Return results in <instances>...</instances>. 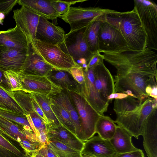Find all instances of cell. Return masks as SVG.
Wrapping results in <instances>:
<instances>
[{
  "instance_id": "33",
  "label": "cell",
  "mask_w": 157,
  "mask_h": 157,
  "mask_svg": "<svg viewBox=\"0 0 157 157\" xmlns=\"http://www.w3.org/2000/svg\"><path fill=\"white\" fill-rule=\"evenodd\" d=\"M144 101H141L129 96L122 99H115L113 109L116 113L131 112L136 109Z\"/></svg>"
},
{
  "instance_id": "31",
  "label": "cell",
  "mask_w": 157,
  "mask_h": 157,
  "mask_svg": "<svg viewBox=\"0 0 157 157\" xmlns=\"http://www.w3.org/2000/svg\"><path fill=\"white\" fill-rule=\"evenodd\" d=\"M47 118L49 123L56 125L60 124L51 107L49 97L42 94L30 93Z\"/></svg>"
},
{
  "instance_id": "11",
  "label": "cell",
  "mask_w": 157,
  "mask_h": 157,
  "mask_svg": "<svg viewBox=\"0 0 157 157\" xmlns=\"http://www.w3.org/2000/svg\"><path fill=\"white\" fill-rule=\"evenodd\" d=\"M109 9L97 7H70L59 17L70 26L72 32L86 27L95 17L115 12Z\"/></svg>"
},
{
  "instance_id": "23",
  "label": "cell",
  "mask_w": 157,
  "mask_h": 157,
  "mask_svg": "<svg viewBox=\"0 0 157 157\" xmlns=\"http://www.w3.org/2000/svg\"><path fill=\"white\" fill-rule=\"evenodd\" d=\"M46 77L59 88L80 94V85L74 78L69 70H60L53 67Z\"/></svg>"
},
{
  "instance_id": "17",
  "label": "cell",
  "mask_w": 157,
  "mask_h": 157,
  "mask_svg": "<svg viewBox=\"0 0 157 157\" xmlns=\"http://www.w3.org/2000/svg\"><path fill=\"white\" fill-rule=\"evenodd\" d=\"M65 35L62 28L50 22L45 17L40 16L36 39L59 46L64 42Z\"/></svg>"
},
{
  "instance_id": "27",
  "label": "cell",
  "mask_w": 157,
  "mask_h": 157,
  "mask_svg": "<svg viewBox=\"0 0 157 157\" xmlns=\"http://www.w3.org/2000/svg\"><path fill=\"white\" fill-rule=\"evenodd\" d=\"M20 144L0 132V157H26Z\"/></svg>"
},
{
  "instance_id": "3",
  "label": "cell",
  "mask_w": 157,
  "mask_h": 157,
  "mask_svg": "<svg viewBox=\"0 0 157 157\" xmlns=\"http://www.w3.org/2000/svg\"><path fill=\"white\" fill-rule=\"evenodd\" d=\"M157 107V100L149 97L136 109L125 113H117L115 123L137 139L142 135L145 122L153 110Z\"/></svg>"
},
{
  "instance_id": "25",
  "label": "cell",
  "mask_w": 157,
  "mask_h": 157,
  "mask_svg": "<svg viewBox=\"0 0 157 157\" xmlns=\"http://www.w3.org/2000/svg\"><path fill=\"white\" fill-rule=\"evenodd\" d=\"M17 3L47 19L54 20L60 16L52 6L51 0H18Z\"/></svg>"
},
{
  "instance_id": "21",
  "label": "cell",
  "mask_w": 157,
  "mask_h": 157,
  "mask_svg": "<svg viewBox=\"0 0 157 157\" xmlns=\"http://www.w3.org/2000/svg\"><path fill=\"white\" fill-rule=\"evenodd\" d=\"M81 154L90 157H114L117 154L109 140L93 136L84 142Z\"/></svg>"
},
{
  "instance_id": "37",
  "label": "cell",
  "mask_w": 157,
  "mask_h": 157,
  "mask_svg": "<svg viewBox=\"0 0 157 157\" xmlns=\"http://www.w3.org/2000/svg\"><path fill=\"white\" fill-rule=\"evenodd\" d=\"M25 115L32 130L37 138L40 132H47L46 124L35 111L32 112Z\"/></svg>"
},
{
  "instance_id": "26",
  "label": "cell",
  "mask_w": 157,
  "mask_h": 157,
  "mask_svg": "<svg viewBox=\"0 0 157 157\" xmlns=\"http://www.w3.org/2000/svg\"><path fill=\"white\" fill-rule=\"evenodd\" d=\"M132 136L125 129L117 125L115 132L109 141L117 154L130 152L139 149L133 145L131 141Z\"/></svg>"
},
{
  "instance_id": "47",
  "label": "cell",
  "mask_w": 157,
  "mask_h": 157,
  "mask_svg": "<svg viewBox=\"0 0 157 157\" xmlns=\"http://www.w3.org/2000/svg\"><path fill=\"white\" fill-rule=\"evenodd\" d=\"M128 95L125 93H113L107 97V100L109 102L112 99H120L123 98L127 97Z\"/></svg>"
},
{
  "instance_id": "6",
  "label": "cell",
  "mask_w": 157,
  "mask_h": 157,
  "mask_svg": "<svg viewBox=\"0 0 157 157\" xmlns=\"http://www.w3.org/2000/svg\"><path fill=\"white\" fill-rule=\"evenodd\" d=\"M152 77L137 73L115 76L114 93H125L144 101L149 97L146 93V88Z\"/></svg>"
},
{
  "instance_id": "36",
  "label": "cell",
  "mask_w": 157,
  "mask_h": 157,
  "mask_svg": "<svg viewBox=\"0 0 157 157\" xmlns=\"http://www.w3.org/2000/svg\"><path fill=\"white\" fill-rule=\"evenodd\" d=\"M4 74L7 86L11 91L22 90L21 72L7 71L4 72Z\"/></svg>"
},
{
  "instance_id": "54",
  "label": "cell",
  "mask_w": 157,
  "mask_h": 157,
  "mask_svg": "<svg viewBox=\"0 0 157 157\" xmlns=\"http://www.w3.org/2000/svg\"><path fill=\"white\" fill-rule=\"evenodd\" d=\"M82 157H87V156H83Z\"/></svg>"
},
{
  "instance_id": "19",
  "label": "cell",
  "mask_w": 157,
  "mask_h": 157,
  "mask_svg": "<svg viewBox=\"0 0 157 157\" xmlns=\"http://www.w3.org/2000/svg\"><path fill=\"white\" fill-rule=\"evenodd\" d=\"M48 96L68 113L75 126L76 135L80 140L84 142L80 121L68 91L61 89L56 93Z\"/></svg>"
},
{
  "instance_id": "1",
  "label": "cell",
  "mask_w": 157,
  "mask_h": 157,
  "mask_svg": "<svg viewBox=\"0 0 157 157\" xmlns=\"http://www.w3.org/2000/svg\"><path fill=\"white\" fill-rule=\"evenodd\" d=\"M104 60L117 69L116 76L137 73L157 78V54L147 47L142 51H126L118 52H102Z\"/></svg>"
},
{
  "instance_id": "13",
  "label": "cell",
  "mask_w": 157,
  "mask_h": 157,
  "mask_svg": "<svg viewBox=\"0 0 157 157\" xmlns=\"http://www.w3.org/2000/svg\"><path fill=\"white\" fill-rule=\"evenodd\" d=\"M13 16L16 26L26 36L29 43L33 44L36 39V33L40 16L26 7L22 6L13 11Z\"/></svg>"
},
{
  "instance_id": "15",
  "label": "cell",
  "mask_w": 157,
  "mask_h": 157,
  "mask_svg": "<svg viewBox=\"0 0 157 157\" xmlns=\"http://www.w3.org/2000/svg\"><path fill=\"white\" fill-rule=\"evenodd\" d=\"M21 74L22 90L48 96L56 93L61 89L52 83L46 76Z\"/></svg>"
},
{
  "instance_id": "52",
  "label": "cell",
  "mask_w": 157,
  "mask_h": 157,
  "mask_svg": "<svg viewBox=\"0 0 157 157\" xmlns=\"http://www.w3.org/2000/svg\"><path fill=\"white\" fill-rule=\"evenodd\" d=\"M30 156V157H36L35 155L33 153L32 155L29 156Z\"/></svg>"
},
{
  "instance_id": "53",
  "label": "cell",
  "mask_w": 157,
  "mask_h": 157,
  "mask_svg": "<svg viewBox=\"0 0 157 157\" xmlns=\"http://www.w3.org/2000/svg\"><path fill=\"white\" fill-rule=\"evenodd\" d=\"M26 157H30V156H29L27 155Z\"/></svg>"
},
{
  "instance_id": "42",
  "label": "cell",
  "mask_w": 157,
  "mask_h": 157,
  "mask_svg": "<svg viewBox=\"0 0 157 157\" xmlns=\"http://www.w3.org/2000/svg\"><path fill=\"white\" fill-rule=\"evenodd\" d=\"M104 62V59L101 54L99 51L93 53L92 56L87 64V67L93 69L97 65Z\"/></svg>"
},
{
  "instance_id": "2",
  "label": "cell",
  "mask_w": 157,
  "mask_h": 157,
  "mask_svg": "<svg viewBox=\"0 0 157 157\" xmlns=\"http://www.w3.org/2000/svg\"><path fill=\"white\" fill-rule=\"evenodd\" d=\"M103 18L121 33L130 50L141 51L147 48V35L134 8L123 12L115 10Z\"/></svg>"
},
{
  "instance_id": "41",
  "label": "cell",
  "mask_w": 157,
  "mask_h": 157,
  "mask_svg": "<svg viewBox=\"0 0 157 157\" xmlns=\"http://www.w3.org/2000/svg\"><path fill=\"white\" fill-rule=\"evenodd\" d=\"M18 0H0V13L6 16L8 15L13 7L17 3Z\"/></svg>"
},
{
  "instance_id": "40",
  "label": "cell",
  "mask_w": 157,
  "mask_h": 157,
  "mask_svg": "<svg viewBox=\"0 0 157 157\" xmlns=\"http://www.w3.org/2000/svg\"><path fill=\"white\" fill-rule=\"evenodd\" d=\"M70 71L75 79L81 85L84 80V68L81 66L77 65L72 67Z\"/></svg>"
},
{
  "instance_id": "44",
  "label": "cell",
  "mask_w": 157,
  "mask_h": 157,
  "mask_svg": "<svg viewBox=\"0 0 157 157\" xmlns=\"http://www.w3.org/2000/svg\"><path fill=\"white\" fill-rule=\"evenodd\" d=\"M37 151L44 157H59L47 145L43 147Z\"/></svg>"
},
{
  "instance_id": "43",
  "label": "cell",
  "mask_w": 157,
  "mask_h": 157,
  "mask_svg": "<svg viewBox=\"0 0 157 157\" xmlns=\"http://www.w3.org/2000/svg\"><path fill=\"white\" fill-rule=\"evenodd\" d=\"M30 94L31 95L32 102L34 111L40 117L46 124H48L49 123L48 121L42 110L33 98L31 93Z\"/></svg>"
},
{
  "instance_id": "4",
  "label": "cell",
  "mask_w": 157,
  "mask_h": 157,
  "mask_svg": "<svg viewBox=\"0 0 157 157\" xmlns=\"http://www.w3.org/2000/svg\"><path fill=\"white\" fill-rule=\"evenodd\" d=\"M134 8L147 35V47L157 50V5L148 0H134Z\"/></svg>"
},
{
  "instance_id": "8",
  "label": "cell",
  "mask_w": 157,
  "mask_h": 157,
  "mask_svg": "<svg viewBox=\"0 0 157 157\" xmlns=\"http://www.w3.org/2000/svg\"><path fill=\"white\" fill-rule=\"evenodd\" d=\"M80 119L84 142L94 136L97 121L101 115L80 94L67 90Z\"/></svg>"
},
{
  "instance_id": "32",
  "label": "cell",
  "mask_w": 157,
  "mask_h": 157,
  "mask_svg": "<svg viewBox=\"0 0 157 157\" xmlns=\"http://www.w3.org/2000/svg\"><path fill=\"white\" fill-rule=\"evenodd\" d=\"M48 139L47 145L59 157H82L81 152L53 138Z\"/></svg>"
},
{
  "instance_id": "46",
  "label": "cell",
  "mask_w": 157,
  "mask_h": 157,
  "mask_svg": "<svg viewBox=\"0 0 157 157\" xmlns=\"http://www.w3.org/2000/svg\"><path fill=\"white\" fill-rule=\"evenodd\" d=\"M37 138L39 142L43 146L48 144L49 139L47 132H40Z\"/></svg>"
},
{
  "instance_id": "50",
  "label": "cell",
  "mask_w": 157,
  "mask_h": 157,
  "mask_svg": "<svg viewBox=\"0 0 157 157\" xmlns=\"http://www.w3.org/2000/svg\"><path fill=\"white\" fill-rule=\"evenodd\" d=\"M5 17V15L2 13H0V25H3L4 20Z\"/></svg>"
},
{
  "instance_id": "16",
  "label": "cell",
  "mask_w": 157,
  "mask_h": 157,
  "mask_svg": "<svg viewBox=\"0 0 157 157\" xmlns=\"http://www.w3.org/2000/svg\"><path fill=\"white\" fill-rule=\"evenodd\" d=\"M157 107L147 117L142 136L143 145L148 157H157Z\"/></svg>"
},
{
  "instance_id": "39",
  "label": "cell",
  "mask_w": 157,
  "mask_h": 157,
  "mask_svg": "<svg viewBox=\"0 0 157 157\" xmlns=\"http://www.w3.org/2000/svg\"><path fill=\"white\" fill-rule=\"evenodd\" d=\"M87 0L64 1L59 0H51L52 6L60 15L66 13L70 6L78 2H82Z\"/></svg>"
},
{
  "instance_id": "9",
  "label": "cell",
  "mask_w": 157,
  "mask_h": 157,
  "mask_svg": "<svg viewBox=\"0 0 157 157\" xmlns=\"http://www.w3.org/2000/svg\"><path fill=\"white\" fill-rule=\"evenodd\" d=\"M31 44L44 61L54 68L69 70L78 65L58 45L37 39Z\"/></svg>"
},
{
  "instance_id": "14",
  "label": "cell",
  "mask_w": 157,
  "mask_h": 157,
  "mask_svg": "<svg viewBox=\"0 0 157 157\" xmlns=\"http://www.w3.org/2000/svg\"><path fill=\"white\" fill-rule=\"evenodd\" d=\"M29 55V48L18 49L0 46V69L21 72Z\"/></svg>"
},
{
  "instance_id": "55",
  "label": "cell",
  "mask_w": 157,
  "mask_h": 157,
  "mask_svg": "<svg viewBox=\"0 0 157 157\" xmlns=\"http://www.w3.org/2000/svg\"></svg>"
},
{
  "instance_id": "48",
  "label": "cell",
  "mask_w": 157,
  "mask_h": 157,
  "mask_svg": "<svg viewBox=\"0 0 157 157\" xmlns=\"http://www.w3.org/2000/svg\"><path fill=\"white\" fill-rule=\"evenodd\" d=\"M149 96L157 100V82L152 84L151 86V90Z\"/></svg>"
},
{
  "instance_id": "18",
  "label": "cell",
  "mask_w": 157,
  "mask_h": 157,
  "mask_svg": "<svg viewBox=\"0 0 157 157\" xmlns=\"http://www.w3.org/2000/svg\"><path fill=\"white\" fill-rule=\"evenodd\" d=\"M95 87L101 99L109 103L107 97L114 93V79L102 62L93 69Z\"/></svg>"
},
{
  "instance_id": "22",
  "label": "cell",
  "mask_w": 157,
  "mask_h": 157,
  "mask_svg": "<svg viewBox=\"0 0 157 157\" xmlns=\"http://www.w3.org/2000/svg\"><path fill=\"white\" fill-rule=\"evenodd\" d=\"M46 124L48 138H53L81 152L84 142L79 139L75 135L61 124Z\"/></svg>"
},
{
  "instance_id": "24",
  "label": "cell",
  "mask_w": 157,
  "mask_h": 157,
  "mask_svg": "<svg viewBox=\"0 0 157 157\" xmlns=\"http://www.w3.org/2000/svg\"><path fill=\"white\" fill-rule=\"evenodd\" d=\"M29 43L25 35L16 26L0 31V46L18 49H27Z\"/></svg>"
},
{
  "instance_id": "49",
  "label": "cell",
  "mask_w": 157,
  "mask_h": 157,
  "mask_svg": "<svg viewBox=\"0 0 157 157\" xmlns=\"http://www.w3.org/2000/svg\"><path fill=\"white\" fill-rule=\"evenodd\" d=\"M4 71L0 69V85L5 88L8 90H10L7 86L4 77Z\"/></svg>"
},
{
  "instance_id": "30",
  "label": "cell",
  "mask_w": 157,
  "mask_h": 157,
  "mask_svg": "<svg viewBox=\"0 0 157 157\" xmlns=\"http://www.w3.org/2000/svg\"><path fill=\"white\" fill-rule=\"evenodd\" d=\"M117 126L110 117L101 115L96 124L95 133L102 138L109 140L113 136Z\"/></svg>"
},
{
  "instance_id": "35",
  "label": "cell",
  "mask_w": 157,
  "mask_h": 157,
  "mask_svg": "<svg viewBox=\"0 0 157 157\" xmlns=\"http://www.w3.org/2000/svg\"><path fill=\"white\" fill-rule=\"evenodd\" d=\"M12 92L15 100L22 108L25 115L34 111L30 93L22 90Z\"/></svg>"
},
{
  "instance_id": "10",
  "label": "cell",
  "mask_w": 157,
  "mask_h": 157,
  "mask_svg": "<svg viewBox=\"0 0 157 157\" xmlns=\"http://www.w3.org/2000/svg\"><path fill=\"white\" fill-rule=\"evenodd\" d=\"M103 16L98 33V51L100 53L102 52H118L131 50L121 33L104 20Z\"/></svg>"
},
{
  "instance_id": "5",
  "label": "cell",
  "mask_w": 157,
  "mask_h": 157,
  "mask_svg": "<svg viewBox=\"0 0 157 157\" xmlns=\"http://www.w3.org/2000/svg\"><path fill=\"white\" fill-rule=\"evenodd\" d=\"M0 132L19 143L27 155H31L43 146L33 132L1 115Z\"/></svg>"
},
{
  "instance_id": "38",
  "label": "cell",
  "mask_w": 157,
  "mask_h": 157,
  "mask_svg": "<svg viewBox=\"0 0 157 157\" xmlns=\"http://www.w3.org/2000/svg\"><path fill=\"white\" fill-rule=\"evenodd\" d=\"M0 115L23 126L27 130L33 132L25 115L0 110Z\"/></svg>"
},
{
  "instance_id": "12",
  "label": "cell",
  "mask_w": 157,
  "mask_h": 157,
  "mask_svg": "<svg viewBox=\"0 0 157 157\" xmlns=\"http://www.w3.org/2000/svg\"><path fill=\"white\" fill-rule=\"evenodd\" d=\"M84 80L80 85V94L98 113L104 115L108 109L109 103L101 98L94 84L93 69L87 67L84 68Z\"/></svg>"
},
{
  "instance_id": "34",
  "label": "cell",
  "mask_w": 157,
  "mask_h": 157,
  "mask_svg": "<svg viewBox=\"0 0 157 157\" xmlns=\"http://www.w3.org/2000/svg\"><path fill=\"white\" fill-rule=\"evenodd\" d=\"M49 99L51 108L60 123L76 135L75 127L69 114L61 106Z\"/></svg>"
},
{
  "instance_id": "7",
  "label": "cell",
  "mask_w": 157,
  "mask_h": 157,
  "mask_svg": "<svg viewBox=\"0 0 157 157\" xmlns=\"http://www.w3.org/2000/svg\"><path fill=\"white\" fill-rule=\"evenodd\" d=\"M86 27L65 34L64 41L59 46L69 55L78 65L84 68L93 54L90 51L86 40L84 32Z\"/></svg>"
},
{
  "instance_id": "51",
  "label": "cell",
  "mask_w": 157,
  "mask_h": 157,
  "mask_svg": "<svg viewBox=\"0 0 157 157\" xmlns=\"http://www.w3.org/2000/svg\"><path fill=\"white\" fill-rule=\"evenodd\" d=\"M33 153L34 154L36 157H44L42 155L40 154L37 151Z\"/></svg>"
},
{
  "instance_id": "28",
  "label": "cell",
  "mask_w": 157,
  "mask_h": 157,
  "mask_svg": "<svg viewBox=\"0 0 157 157\" xmlns=\"http://www.w3.org/2000/svg\"><path fill=\"white\" fill-rule=\"evenodd\" d=\"M102 16L94 18L86 27L84 31V35L88 48L93 53L98 51V33Z\"/></svg>"
},
{
  "instance_id": "20",
  "label": "cell",
  "mask_w": 157,
  "mask_h": 157,
  "mask_svg": "<svg viewBox=\"0 0 157 157\" xmlns=\"http://www.w3.org/2000/svg\"><path fill=\"white\" fill-rule=\"evenodd\" d=\"M53 67L46 62L31 44H29V55L21 73L27 75L46 76Z\"/></svg>"
},
{
  "instance_id": "29",
  "label": "cell",
  "mask_w": 157,
  "mask_h": 157,
  "mask_svg": "<svg viewBox=\"0 0 157 157\" xmlns=\"http://www.w3.org/2000/svg\"><path fill=\"white\" fill-rule=\"evenodd\" d=\"M0 110L25 115L22 108L15 100L13 92L1 85Z\"/></svg>"
},
{
  "instance_id": "45",
  "label": "cell",
  "mask_w": 157,
  "mask_h": 157,
  "mask_svg": "<svg viewBox=\"0 0 157 157\" xmlns=\"http://www.w3.org/2000/svg\"><path fill=\"white\" fill-rule=\"evenodd\" d=\"M114 157H144L143 151L140 149L129 152L117 154Z\"/></svg>"
}]
</instances>
